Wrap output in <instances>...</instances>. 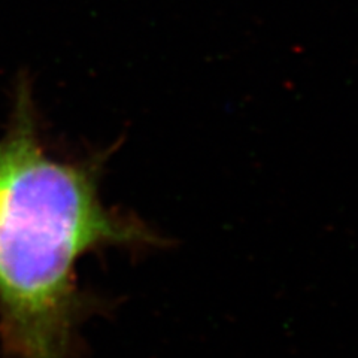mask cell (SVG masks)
Returning <instances> with one entry per match:
<instances>
[{"label": "cell", "instance_id": "obj_1", "mask_svg": "<svg viewBox=\"0 0 358 358\" xmlns=\"http://www.w3.org/2000/svg\"><path fill=\"white\" fill-rule=\"evenodd\" d=\"M15 96L0 139V333L10 358H71L83 308L78 260L154 236L103 208L96 160L63 163L45 152L26 83Z\"/></svg>", "mask_w": 358, "mask_h": 358}]
</instances>
